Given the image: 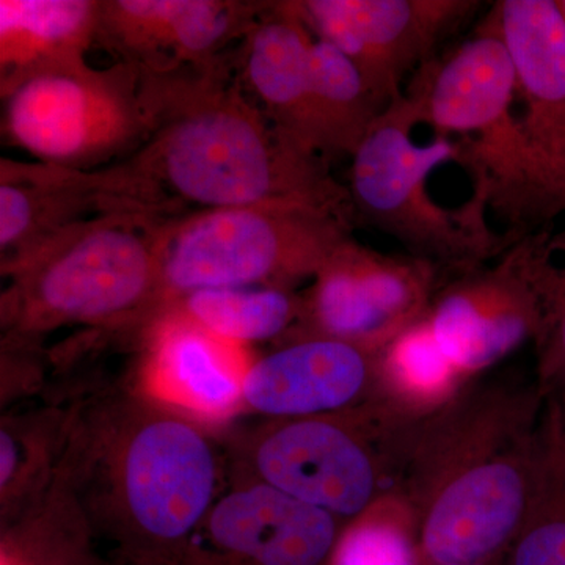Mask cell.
I'll return each mask as SVG.
<instances>
[{"label": "cell", "mask_w": 565, "mask_h": 565, "mask_svg": "<svg viewBox=\"0 0 565 565\" xmlns=\"http://www.w3.org/2000/svg\"><path fill=\"white\" fill-rule=\"evenodd\" d=\"M141 93L150 134L122 162L167 217L307 204L355 221L348 188L334 180L329 161L248 98L236 52L210 68L141 74Z\"/></svg>", "instance_id": "1"}, {"label": "cell", "mask_w": 565, "mask_h": 565, "mask_svg": "<svg viewBox=\"0 0 565 565\" xmlns=\"http://www.w3.org/2000/svg\"><path fill=\"white\" fill-rule=\"evenodd\" d=\"M222 459L202 424L106 393L71 412L54 484L115 565H180L223 493Z\"/></svg>", "instance_id": "2"}, {"label": "cell", "mask_w": 565, "mask_h": 565, "mask_svg": "<svg viewBox=\"0 0 565 565\" xmlns=\"http://www.w3.org/2000/svg\"><path fill=\"white\" fill-rule=\"evenodd\" d=\"M169 221L148 212H114L0 263L7 281L2 341L36 344L65 327L143 330L159 310Z\"/></svg>", "instance_id": "3"}, {"label": "cell", "mask_w": 565, "mask_h": 565, "mask_svg": "<svg viewBox=\"0 0 565 565\" xmlns=\"http://www.w3.org/2000/svg\"><path fill=\"white\" fill-rule=\"evenodd\" d=\"M407 96L438 136H460V166L473 177L476 195L511 233L523 237L527 226L565 210L515 115L514 65L492 20L445 61L426 63Z\"/></svg>", "instance_id": "4"}, {"label": "cell", "mask_w": 565, "mask_h": 565, "mask_svg": "<svg viewBox=\"0 0 565 565\" xmlns=\"http://www.w3.org/2000/svg\"><path fill=\"white\" fill-rule=\"evenodd\" d=\"M418 122L415 104L399 96L353 152L348 188L353 215L430 264L476 266L523 239L494 232L487 222L489 204L476 193L459 207L435 202L430 173L460 163L462 152L455 139L438 134L429 143H416L412 131Z\"/></svg>", "instance_id": "5"}, {"label": "cell", "mask_w": 565, "mask_h": 565, "mask_svg": "<svg viewBox=\"0 0 565 565\" xmlns=\"http://www.w3.org/2000/svg\"><path fill=\"white\" fill-rule=\"evenodd\" d=\"M352 223L341 212L307 204H253L170 218L163 230L158 315L200 289H285L315 277L352 237Z\"/></svg>", "instance_id": "6"}, {"label": "cell", "mask_w": 565, "mask_h": 565, "mask_svg": "<svg viewBox=\"0 0 565 565\" xmlns=\"http://www.w3.org/2000/svg\"><path fill=\"white\" fill-rule=\"evenodd\" d=\"M2 132L36 161L95 170L125 161L150 134L140 71L87 61L40 71L2 93Z\"/></svg>", "instance_id": "7"}, {"label": "cell", "mask_w": 565, "mask_h": 565, "mask_svg": "<svg viewBox=\"0 0 565 565\" xmlns=\"http://www.w3.org/2000/svg\"><path fill=\"white\" fill-rule=\"evenodd\" d=\"M471 0H297L305 24L362 71L386 104L478 7Z\"/></svg>", "instance_id": "8"}, {"label": "cell", "mask_w": 565, "mask_h": 565, "mask_svg": "<svg viewBox=\"0 0 565 565\" xmlns=\"http://www.w3.org/2000/svg\"><path fill=\"white\" fill-rule=\"evenodd\" d=\"M266 2L102 0L96 43L141 74L210 68L232 57Z\"/></svg>", "instance_id": "9"}, {"label": "cell", "mask_w": 565, "mask_h": 565, "mask_svg": "<svg viewBox=\"0 0 565 565\" xmlns=\"http://www.w3.org/2000/svg\"><path fill=\"white\" fill-rule=\"evenodd\" d=\"M334 535L330 512L243 478L223 490L180 565H322Z\"/></svg>", "instance_id": "10"}, {"label": "cell", "mask_w": 565, "mask_h": 565, "mask_svg": "<svg viewBox=\"0 0 565 565\" xmlns=\"http://www.w3.org/2000/svg\"><path fill=\"white\" fill-rule=\"evenodd\" d=\"M114 212L163 217L122 161L81 170L0 159V263L31 252L77 223Z\"/></svg>", "instance_id": "11"}, {"label": "cell", "mask_w": 565, "mask_h": 565, "mask_svg": "<svg viewBox=\"0 0 565 565\" xmlns=\"http://www.w3.org/2000/svg\"><path fill=\"white\" fill-rule=\"evenodd\" d=\"M141 334L134 392L204 427L244 411L252 363L243 345L221 340L174 311L156 316Z\"/></svg>", "instance_id": "12"}, {"label": "cell", "mask_w": 565, "mask_h": 565, "mask_svg": "<svg viewBox=\"0 0 565 565\" xmlns=\"http://www.w3.org/2000/svg\"><path fill=\"white\" fill-rule=\"evenodd\" d=\"M433 264L393 258L349 237L315 275L308 316L319 337L374 340L414 313Z\"/></svg>", "instance_id": "13"}, {"label": "cell", "mask_w": 565, "mask_h": 565, "mask_svg": "<svg viewBox=\"0 0 565 565\" xmlns=\"http://www.w3.org/2000/svg\"><path fill=\"white\" fill-rule=\"evenodd\" d=\"M239 457L263 482L330 514L355 515L370 501V459L340 427L297 422L239 441Z\"/></svg>", "instance_id": "14"}, {"label": "cell", "mask_w": 565, "mask_h": 565, "mask_svg": "<svg viewBox=\"0 0 565 565\" xmlns=\"http://www.w3.org/2000/svg\"><path fill=\"white\" fill-rule=\"evenodd\" d=\"M514 65L523 129L565 199V18L555 0H503L492 18Z\"/></svg>", "instance_id": "15"}, {"label": "cell", "mask_w": 565, "mask_h": 565, "mask_svg": "<svg viewBox=\"0 0 565 565\" xmlns=\"http://www.w3.org/2000/svg\"><path fill=\"white\" fill-rule=\"evenodd\" d=\"M313 43L297 2H266L237 47L236 71L248 98L274 125L318 152L311 125Z\"/></svg>", "instance_id": "16"}, {"label": "cell", "mask_w": 565, "mask_h": 565, "mask_svg": "<svg viewBox=\"0 0 565 565\" xmlns=\"http://www.w3.org/2000/svg\"><path fill=\"white\" fill-rule=\"evenodd\" d=\"M364 377L366 362L355 344L310 338L252 363L244 411L269 416L334 411L355 397Z\"/></svg>", "instance_id": "17"}, {"label": "cell", "mask_w": 565, "mask_h": 565, "mask_svg": "<svg viewBox=\"0 0 565 565\" xmlns=\"http://www.w3.org/2000/svg\"><path fill=\"white\" fill-rule=\"evenodd\" d=\"M525 487L514 468L482 465L452 482L435 503L424 546L438 564H476L519 523Z\"/></svg>", "instance_id": "18"}, {"label": "cell", "mask_w": 565, "mask_h": 565, "mask_svg": "<svg viewBox=\"0 0 565 565\" xmlns=\"http://www.w3.org/2000/svg\"><path fill=\"white\" fill-rule=\"evenodd\" d=\"M102 0H0V93L54 66L87 61Z\"/></svg>", "instance_id": "19"}, {"label": "cell", "mask_w": 565, "mask_h": 565, "mask_svg": "<svg viewBox=\"0 0 565 565\" xmlns=\"http://www.w3.org/2000/svg\"><path fill=\"white\" fill-rule=\"evenodd\" d=\"M388 106L343 52L327 41L315 40L311 125L319 154L327 161L334 156L351 158Z\"/></svg>", "instance_id": "20"}, {"label": "cell", "mask_w": 565, "mask_h": 565, "mask_svg": "<svg viewBox=\"0 0 565 565\" xmlns=\"http://www.w3.org/2000/svg\"><path fill=\"white\" fill-rule=\"evenodd\" d=\"M71 424L70 414L43 412L3 418L0 427L2 527L31 514L57 478Z\"/></svg>", "instance_id": "21"}, {"label": "cell", "mask_w": 565, "mask_h": 565, "mask_svg": "<svg viewBox=\"0 0 565 565\" xmlns=\"http://www.w3.org/2000/svg\"><path fill=\"white\" fill-rule=\"evenodd\" d=\"M163 311H174L221 340L244 345L285 332L299 307L285 289L215 288L185 294Z\"/></svg>", "instance_id": "22"}, {"label": "cell", "mask_w": 565, "mask_h": 565, "mask_svg": "<svg viewBox=\"0 0 565 565\" xmlns=\"http://www.w3.org/2000/svg\"><path fill=\"white\" fill-rule=\"evenodd\" d=\"M0 565H115L73 503L52 487L31 514L2 527Z\"/></svg>", "instance_id": "23"}, {"label": "cell", "mask_w": 565, "mask_h": 565, "mask_svg": "<svg viewBox=\"0 0 565 565\" xmlns=\"http://www.w3.org/2000/svg\"><path fill=\"white\" fill-rule=\"evenodd\" d=\"M430 327L449 362L463 370H479L522 343L533 322L489 321L476 313L459 292L452 291L438 303Z\"/></svg>", "instance_id": "24"}, {"label": "cell", "mask_w": 565, "mask_h": 565, "mask_svg": "<svg viewBox=\"0 0 565 565\" xmlns=\"http://www.w3.org/2000/svg\"><path fill=\"white\" fill-rule=\"evenodd\" d=\"M332 565H414L407 539L394 527H353L334 546Z\"/></svg>", "instance_id": "25"}, {"label": "cell", "mask_w": 565, "mask_h": 565, "mask_svg": "<svg viewBox=\"0 0 565 565\" xmlns=\"http://www.w3.org/2000/svg\"><path fill=\"white\" fill-rule=\"evenodd\" d=\"M393 359L397 373L419 388L445 384L451 373L452 363L435 340L430 326L405 333L394 345Z\"/></svg>", "instance_id": "26"}, {"label": "cell", "mask_w": 565, "mask_h": 565, "mask_svg": "<svg viewBox=\"0 0 565 565\" xmlns=\"http://www.w3.org/2000/svg\"><path fill=\"white\" fill-rule=\"evenodd\" d=\"M514 565H565V515L534 526L520 542Z\"/></svg>", "instance_id": "27"}, {"label": "cell", "mask_w": 565, "mask_h": 565, "mask_svg": "<svg viewBox=\"0 0 565 565\" xmlns=\"http://www.w3.org/2000/svg\"><path fill=\"white\" fill-rule=\"evenodd\" d=\"M561 247L565 248V233L561 239ZM555 334H553V356L557 364L565 366V270L557 277L555 289Z\"/></svg>", "instance_id": "28"}, {"label": "cell", "mask_w": 565, "mask_h": 565, "mask_svg": "<svg viewBox=\"0 0 565 565\" xmlns=\"http://www.w3.org/2000/svg\"><path fill=\"white\" fill-rule=\"evenodd\" d=\"M557 3H559L561 11H563V14H564V18H565V0H561V2H557Z\"/></svg>", "instance_id": "29"}, {"label": "cell", "mask_w": 565, "mask_h": 565, "mask_svg": "<svg viewBox=\"0 0 565 565\" xmlns=\"http://www.w3.org/2000/svg\"><path fill=\"white\" fill-rule=\"evenodd\" d=\"M444 565H478V564H444Z\"/></svg>", "instance_id": "30"}]
</instances>
